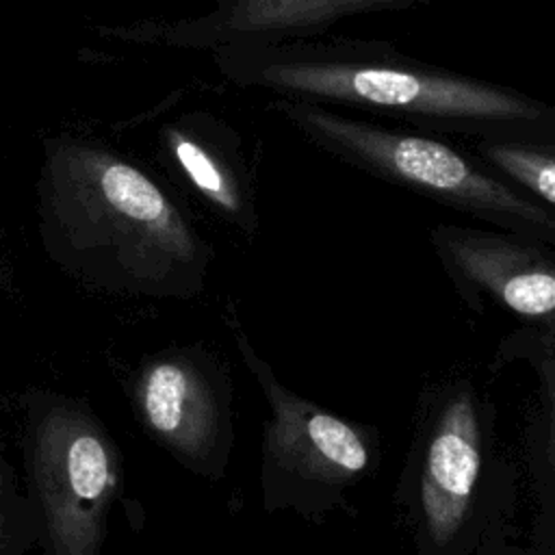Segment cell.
<instances>
[{
	"mask_svg": "<svg viewBox=\"0 0 555 555\" xmlns=\"http://www.w3.org/2000/svg\"><path fill=\"white\" fill-rule=\"evenodd\" d=\"M254 375L264 388L271 405V421L264 434V460L280 475L317 486H347L371 464L364 434L327 410L288 392L271 369L251 351L245 336H238Z\"/></svg>",
	"mask_w": 555,
	"mask_h": 555,
	"instance_id": "ba28073f",
	"label": "cell"
},
{
	"mask_svg": "<svg viewBox=\"0 0 555 555\" xmlns=\"http://www.w3.org/2000/svg\"><path fill=\"white\" fill-rule=\"evenodd\" d=\"M126 130L143 147L141 158L167 184L232 228L245 234L258 230V141L217 104L178 89L134 115Z\"/></svg>",
	"mask_w": 555,
	"mask_h": 555,
	"instance_id": "277c9868",
	"label": "cell"
},
{
	"mask_svg": "<svg viewBox=\"0 0 555 555\" xmlns=\"http://www.w3.org/2000/svg\"><path fill=\"white\" fill-rule=\"evenodd\" d=\"M143 427L180 462L208 470L228 429V403L206 364L191 353L150 360L132 390Z\"/></svg>",
	"mask_w": 555,
	"mask_h": 555,
	"instance_id": "9c48e42d",
	"label": "cell"
},
{
	"mask_svg": "<svg viewBox=\"0 0 555 555\" xmlns=\"http://www.w3.org/2000/svg\"><path fill=\"white\" fill-rule=\"evenodd\" d=\"M429 238L468 306L486 295L518 317L551 323L555 273L546 243L455 223L431 228Z\"/></svg>",
	"mask_w": 555,
	"mask_h": 555,
	"instance_id": "52a82bcc",
	"label": "cell"
},
{
	"mask_svg": "<svg viewBox=\"0 0 555 555\" xmlns=\"http://www.w3.org/2000/svg\"><path fill=\"white\" fill-rule=\"evenodd\" d=\"M464 145L494 176L540 202L555 206V141L540 139H470Z\"/></svg>",
	"mask_w": 555,
	"mask_h": 555,
	"instance_id": "8fae6325",
	"label": "cell"
},
{
	"mask_svg": "<svg viewBox=\"0 0 555 555\" xmlns=\"http://www.w3.org/2000/svg\"><path fill=\"white\" fill-rule=\"evenodd\" d=\"M7 490H9V483H7V477H4V473L0 468V499L7 496Z\"/></svg>",
	"mask_w": 555,
	"mask_h": 555,
	"instance_id": "4fadbf2b",
	"label": "cell"
},
{
	"mask_svg": "<svg viewBox=\"0 0 555 555\" xmlns=\"http://www.w3.org/2000/svg\"><path fill=\"white\" fill-rule=\"evenodd\" d=\"M264 111L334 160L499 230L555 243V212L494 176L464 141L291 98H267Z\"/></svg>",
	"mask_w": 555,
	"mask_h": 555,
	"instance_id": "3957f363",
	"label": "cell"
},
{
	"mask_svg": "<svg viewBox=\"0 0 555 555\" xmlns=\"http://www.w3.org/2000/svg\"><path fill=\"white\" fill-rule=\"evenodd\" d=\"M20 533L17 527L13 525L9 512L0 505V555H11L20 544Z\"/></svg>",
	"mask_w": 555,
	"mask_h": 555,
	"instance_id": "7c38bea8",
	"label": "cell"
},
{
	"mask_svg": "<svg viewBox=\"0 0 555 555\" xmlns=\"http://www.w3.org/2000/svg\"><path fill=\"white\" fill-rule=\"evenodd\" d=\"M26 464L48 555H100L119 490V457L80 405L50 399L30 410Z\"/></svg>",
	"mask_w": 555,
	"mask_h": 555,
	"instance_id": "5b68a950",
	"label": "cell"
},
{
	"mask_svg": "<svg viewBox=\"0 0 555 555\" xmlns=\"http://www.w3.org/2000/svg\"><path fill=\"white\" fill-rule=\"evenodd\" d=\"M41 147L39 232L59 267L108 293L189 299L204 286L210 247L141 156L80 130Z\"/></svg>",
	"mask_w": 555,
	"mask_h": 555,
	"instance_id": "6da1fadb",
	"label": "cell"
},
{
	"mask_svg": "<svg viewBox=\"0 0 555 555\" xmlns=\"http://www.w3.org/2000/svg\"><path fill=\"white\" fill-rule=\"evenodd\" d=\"M234 89L314 102L457 141H555V108L514 87L408 56L388 41L310 37L210 52Z\"/></svg>",
	"mask_w": 555,
	"mask_h": 555,
	"instance_id": "7a4b0ae2",
	"label": "cell"
},
{
	"mask_svg": "<svg viewBox=\"0 0 555 555\" xmlns=\"http://www.w3.org/2000/svg\"><path fill=\"white\" fill-rule=\"evenodd\" d=\"M481 470V429L468 390L455 392L429 434L421 468V512L436 544L460 529Z\"/></svg>",
	"mask_w": 555,
	"mask_h": 555,
	"instance_id": "30bf717a",
	"label": "cell"
},
{
	"mask_svg": "<svg viewBox=\"0 0 555 555\" xmlns=\"http://www.w3.org/2000/svg\"><path fill=\"white\" fill-rule=\"evenodd\" d=\"M434 0H219L208 13L178 20H141L102 28V37L189 52H212L245 41L323 37L336 24L369 13H401Z\"/></svg>",
	"mask_w": 555,
	"mask_h": 555,
	"instance_id": "8992f818",
	"label": "cell"
}]
</instances>
